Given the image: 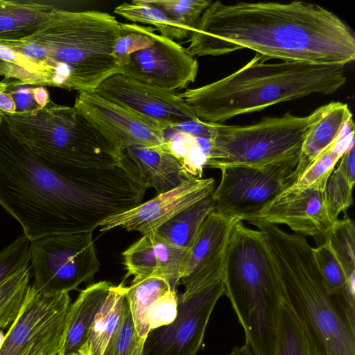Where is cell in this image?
I'll list each match as a JSON object with an SVG mask.
<instances>
[{
  "label": "cell",
  "mask_w": 355,
  "mask_h": 355,
  "mask_svg": "<svg viewBox=\"0 0 355 355\" xmlns=\"http://www.w3.org/2000/svg\"><path fill=\"white\" fill-rule=\"evenodd\" d=\"M193 56L248 49L268 60L345 66L355 58V38L336 14L312 3L211 2L190 33Z\"/></svg>",
  "instance_id": "7a4b0ae2"
},
{
  "label": "cell",
  "mask_w": 355,
  "mask_h": 355,
  "mask_svg": "<svg viewBox=\"0 0 355 355\" xmlns=\"http://www.w3.org/2000/svg\"><path fill=\"white\" fill-rule=\"evenodd\" d=\"M328 241L349 280L355 278V227L354 221L345 215L332 224Z\"/></svg>",
  "instance_id": "1f68e13d"
},
{
  "label": "cell",
  "mask_w": 355,
  "mask_h": 355,
  "mask_svg": "<svg viewBox=\"0 0 355 355\" xmlns=\"http://www.w3.org/2000/svg\"><path fill=\"white\" fill-rule=\"evenodd\" d=\"M112 284L101 281L81 290L71 303L63 345L59 355L78 353Z\"/></svg>",
  "instance_id": "7402d4cb"
},
{
  "label": "cell",
  "mask_w": 355,
  "mask_h": 355,
  "mask_svg": "<svg viewBox=\"0 0 355 355\" xmlns=\"http://www.w3.org/2000/svg\"><path fill=\"white\" fill-rule=\"evenodd\" d=\"M73 106L121 150L129 146L155 147L166 143L165 130L94 92H78Z\"/></svg>",
  "instance_id": "ac0fdd59"
},
{
  "label": "cell",
  "mask_w": 355,
  "mask_h": 355,
  "mask_svg": "<svg viewBox=\"0 0 355 355\" xmlns=\"http://www.w3.org/2000/svg\"><path fill=\"white\" fill-rule=\"evenodd\" d=\"M178 306L179 297L177 291L170 290L160 296L150 312V332L172 323L177 318Z\"/></svg>",
  "instance_id": "74e56055"
},
{
  "label": "cell",
  "mask_w": 355,
  "mask_h": 355,
  "mask_svg": "<svg viewBox=\"0 0 355 355\" xmlns=\"http://www.w3.org/2000/svg\"><path fill=\"white\" fill-rule=\"evenodd\" d=\"M264 234L279 275L283 300L304 331L313 355H355V324L330 296L304 236L253 222Z\"/></svg>",
  "instance_id": "277c9868"
},
{
  "label": "cell",
  "mask_w": 355,
  "mask_h": 355,
  "mask_svg": "<svg viewBox=\"0 0 355 355\" xmlns=\"http://www.w3.org/2000/svg\"><path fill=\"white\" fill-rule=\"evenodd\" d=\"M198 62L186 48L161 35L150 46L131 53L121 64V73L166 90L182 89L193 83Z\"/></svg>",
  "instance_id": "5bb4252c"
},
{
  "label": "cell",
  "mask_w": 355,
  "mask_h": 355,
  "mask_svg": "<svg viewBox=\"0 0 355 355\" xmlns=\"http://www.w3.org/2000/svg\"><path fill=\"white\" fill-rule=\"evenodd\" d=\"M33 285L46 293H69L100 268L93 232L52 235L31 242Z\"/></svg>",
  "instance_id": "9c48e42d"
},
{
  "label": "cell",
  "mask_w": 355,
  "mask_h": 355,
  "mask_svg": "<svg viewBox=\"0 0 355 355\" xmlns=\"http://www.w3.org/2000/svg\"><path fill=\"white\" fill-rule=\"evenodd\" d=\"M55 8L43 2L0 0V42L20 40L30 36Z\"/></svg>",
  "instance_id": "603a6c76"
},
{
  "label": "cell",
  "mask_w": 355,
  "mask_h": 355,
  "mask_svg": "<svg viewBox=\"0 0 355 355\" xmlns=\"http://www.w3.org/2000/svg\"><path fill=\"white\" fill-rule=\"evenodd\" d=\"M94 92L165 131L198 118L175 92L139 82L123 73L107 78Z\"/></svg>",
  "instance_id": "7c38bea8"
},
{
  "label": "cell",
  "mask_w": 355,
  "mask_h": 355,
  "mask_svg": "<svg viewBox=\"0 0 355 355\" xmlns=\"http://www.w3.org/2000/svg\"><path fill=\"white\" fill-rule=\"evenodd\" d=\"M147 188L124 158L107 168L60 174L31 153L0 123V205L31 241L94 232L142 202Z\"/></svg>",
  "instance_id": "6da1fadb"
},
{
  "label": "cell",
  "mask_w": 355,
  "mask_h": 355,
  "mask_svg": "<svg viewBox=\"0 0 355 355\" xmlns=\"http://www.w3.org/2000/svg\"><path fill=\"white\" fill-rule=\"evenodd\" d=\"M8 85L5 82H0V92H6Z\"/></svg>",
  "instance_id": "b9f144b4"
},
{
  "label": "cell",
  "mask_w": 355,
  "mask_h": 355,
  "mask_svg": "<svg viewBox=\"0 0 355 355\" xmlns=\"http://www.w3.org/2000/svg\"><path fill=\"white\" fill-rule=\"evenodd\" d=\"M123 263L127 270L125 279L133 276L132 279L148 277H157V264L150 237L143 235L122 253Z\"/></svg>",
  "instance_id": "d6a6232c"
},
{
  "label": "cell",
  "mask_w": 355,
  "mask_h": 355,
  "mask_svg": "<svg viewBox=\"0 0 355 355\" xmlns=\"http://www.w3.org/2000/svg\"><path fill=\"white\" fill-rule=\"evenodd\" d=\"M71 303L69 293H46L29 284L21 311L5 335L0 355H59Z\"/></svg>",
  "instance_id": "30bf717a"
},
{
  "label": "cell",
  "mask_w": 355,
  "mask_h": 355,
  "mask_svg": "<svg viewBox=\"0 0 355 355\" xmlns=\"http://www.w3.org/2000/svg\"><path fill=\"white\" fill-rule=\"evenodd\" d=\"M0 113L12 135L58 173L121 164L123 150L74 106L50 100L42 107Z\"/></svg>",
  "instance_id": "52a82bcc"
},
{
  "label": "cell",
  "mask_w": 355,
  "mask_h": 355,
  "mask_svg": "<svg viewBox=\"0 0 355 355\" xmlns=\"http://www.w3.org/2000/svg\"><path fill=\"white\" fill-rule=\"evenodd\" d=\"M223 295L224 286L219 279L179 302L175 320L148 334L143 355H196L213 309Z\"/></svg>",
  "instance_id": "4fadbf2b"
},
{
  "label": "cell",
  "mask_w": 355,
  "mask_h": 355,
  "mask_svg": "<svg viewBox=\"0 0 355 355\" xmlns=\"http://www.w3.org/2000/svg\"><path fill=\"white\" fill-rule=\"evenodd\" d=\"M171 290L166 280L159 277L132 279L127 286V303L138 336L146 340L149 331V315L156 300Z\"/></svg>",
  "instance_id": "d4e9b609"
},
{
  "label": "cell",
  "mask_w": 355,
  "mask_h": 355,
  "mask_svg": "<svg viewBox=\"0 0 355 355\" xmlns=\"http://www.w3.org/2000/svg\"><path fill=\"white\" fill-rule=\"evenodd\" d=\"M147 234L150 237L153 245L157 264V277L166 280L171 289L177 291L189 250L171 244L155 233Z\"/></svg>",
  "instance_id": "4dcf8cb0"
},
{
  "label": "cell",
  "mask_w": 355,
  "mask_h": 355,
  "mask_svg": "<svg viewBox=\"0 0 355 355\" xmlns=\"http://www.w3.org/2000/svg\"><path fill=\"white\" fill-rule=\"evenodd\" d=\"M324 110L322 105L304 116L288 112L248 125L214 123L205 168L263 167L300 155L304 139Z\"/></svg>",
  "instance_id": "ba28073f"
},
{
  "label": "cell",
  "mask_w": 355,
  "mask_h": 355,
  "mask_svg": "<svg viewBox=\"0 0 355 355\" xmlns=\"http://www.w3.org/2000/svg\"><path fill=\"white\" fill-rule=\"evenodd\" d=\"M69 355H79L78 353H72V354H70Z\"/></svg>",
  "instance_id": "ee69618b"
},
{
  "label": "cell",
  "mask_w": 355,
  "mask_h": 355,
  "mask_svg": "<svg viewBox=\"0 0 355 355\" xmlns=\"http://www.w3.org/2000/svg\"><path fill=\"white\" fill-rule=\"evenodd\" d=\"M274 355H313L304 331L284 302L279 310Z\"/></svg>",
  "instance_id": "f1b7e54d"
},
{
  "label": "cell",
  "mask_w": 355,
  "mask_h": 355,
  "mask_svg": "<svg viewBox=\"0 0 355 355\" xmlns=\"http://www.w3.org/2000/svg\"><path fill=\"white\" fill-rule=\"evenodd\" d=\"M215 188L213 178L186 180L175 188L158 193L146 202L105 219L99 225L100 232L120 227L142 235L155 233L161 225L177 214L212 194Z\"/></svg>",
  "instance_id": "2e32d148"
},
{
  "label": "cell",
  "mask_w": 355,
  "mask_h": 355,
  "mask_svg": "<svg viewBox=\"0 0 355 355\" xmlns=\"http://www.w3.org/2000/svg\"><path fill=\"white\" fill-rule=\"evenodd\" d=\"M31 242L22 234L0 252V285L31 266Z\"/></svg>",
  "instance_id": "d590c367"
},
{
  "label": "cell",
  "mask_w": 355,
  "mask_h": 355,
  "mask_svg": "<svg viewBox=\"0 0 355 355\" xmlns=\"http://www.w3.org/2000/svg\"><path fill=\"white\" fill-rule=\"evenodd\" d=\"M352 121V114L346 103L337 101L324 105L322 116L302 144L295 171L296 180L341 137Z\"/></svg>",
  "instance_id": "ffe728a7"
},
{
  "label": "cell",
  "mask_w": 355,
  "mask_h": 355,
  "mask_svg": "<svg viewBox=\"0 0 355 355\" xmlns=\"http://www.w3.org/2000/svg\"><path fill=\"white\" fill-rule=\"evenodd\" d=\"M31 277V266L0 285V329L10 326L17 318Z\"/></svg>",
  "instance_id": "f546056e"
},
{
  "label": "cell",
  "mask_w": 355,
  "mask_h": 355,
  "mask_svg": "<svg viewBox=\"0 0 355 355\" xmlns=\"http://www.w3.org/2000/svg\"><path fill=\"white\" fill-rule=\"evenodd\" d=\"M355 183V159L344 153L336 169L329 176L325 191V202L332 223L353 203L352 189Z\"/></svg>",
  "instance_id": "4316f807"
},
{
  "label": "cell",
  "mask_w": 355,
  "mask_h": 355,
  "mask_svg": "<svg viewBox=\"0 0 355 355\" xmlns=\"http://www.w3.org/2000/svg\"><path fill=\"white\" fill-rule=\"evenodd\" d=\"M145 342L137 334L127 305L121 327L105 355H143Z\"/></svg>",
  "instance_id": "8d00e7d4"
},
{
  "label": "cell",
  "mask_w": 355,
  "mask_h": 355,
  "mask_svg": "<svg viewBox=\"0 0 355 355\" xmlns=\"http://www.w3.org/2000/svg\"><path fill=\"white\" fill-rule=\"evenodd\" d=\"M164 11L180 26L193 30L198 20L209 5V0H145Z\"/></svg>",
  "instance_id": "e575fe53"
},
{
  "label": "cell",
  "mask_w": 355,
  "mask_h": 355,
  "mask_svg": "<svg viewBox=\"0 0 355 355\" xmlns=\"http://www.w3.org/2000/svg\"><path fill=\"white\" fill-rule=\"evenodd\" d=\"M1 113H0V123H1Z\"/></svg>",
  "instance_id": "f6af8a7d"
},
{
  "label": "cell",
  "mask_w": 355,
  "mask_h": 355,
  "mask_svg": "<svg viewBox=\"0 0 355 355\" xmlns=\"http://www.w3.org/2000/svg\"><path fill=\"white\" fill-rule=\"evenodd\" d=\"M170 130L209 141L215 135L214 123L202 121L198 118L176 125Z\"/></svg>",
  "instance_id": "f35d334b"
},
{
  "label": "cell",
  "mask_w": 355,
  "mask_h": 355,
  "mask_svg": "<svg viewBox=\"0 0 355 355\" xmlns=\"http://www.w3.org/2000/svg\"><path fill=\"white\" fill-rule=\"evenodd\" d=\"M213 193L172 217L155 234L175 246L189 250L206 217L214 210Z\"/></svg>",
  "instance_id": "cb8c5ba5"
},
{
  "label": "cell",
  "mask_w": 355,
  "mask_h": 355,
  "mask_svg": "<svg viewBox=\"0 0 355 355\" xmlns=\"http://www.w3.org/2000/svg\"><path fill=\"white\" fill-rule=\"evenodd\" d=\"M352 122L347 125L341 137L318 157L291 187L324 192L327 180L335 166L354 139V124L347 130Z\"/></svg>",
  "instance_id": "484cf974"
},
{
  "label": "cell",
  "mask_w": 355,
  "mask_h": 355,
  "mask_svg": "<svg viewBox=\"0 0 355 355\" xmlns=\"http://www.w3.org/2000/svg\"><path fill=\"white\" fill-rule=\"evenodd\" d=\"M5 335L3 334V331L0 329V347L4 340Z\"/></svg>",
  "instance_id": "7bdbcfd3"
},
{
  "label": "cell",
  "mask_w": 355,
  "mask_h": 355,
  "mask_svg": "<svg viewBox=\"0 0 355 355\" xmlns=\"http://www.w3.org/2000/svg\"><path fill=\"white\" fill-rule=\"evenodd\" d=\"M300 155L263 167H225L213 192L214 211L243 221L261 211L296 180Z\"/></svg>",
  "instance_id": "8fae6325"
},
{
  "label": "cell",
  "mask_w": 355,
  "mask_h": 355,
  "mask_svg": "<svg viewBox=\"0 0 355 355\" xmlns=\"http://www.w3.org/2000/svg\"><path fill=\"white\" fill-rule=\"evenodd\" d=\"M236 220L226 218L214 210L206 217L182 266L180 282L184 289L179 302L221 279L224 252Z\"/></svg>",
  "instance_id": "e0dca14e"
},
{
  "label": "cell",
  "mask_w": 355,
  "mask_h": 355,
  "mask_svg": "<svg viewBox=\"0 0 355 355\" xmlns=\"http://www.w3.org/2000/svg\"><path fill=\"white\" fill-rule=\"evenodd\" d=\"M244 220L286 225L297 234L313 237L317 246L328 239L333 224L328 215L324 192L292 187Z\"/></svg>",
  "instance_id": "9a60e30c"
},
{
  "label": "cell",
  "mask_w": 355,
  "mask_h": 355,
  "mask_svg": "<svg viewBox=\"0 0 355 355\" xmlns=\"http://www.w3.org/2000/svg\"><path fill=\"white\" fill-rule=\"evenodd\" d=\"M268 60L256 53L229 76L178 95L202 121L224 123L279 103L313 94H333L347 81L344 66L265 62Z\"/></svg>",
  "instance_id": "3957f363"
},
{
  "label": "cell",
  "mask_w": 355,
  "mask_h": 355,
  "mask_svg": "<svg viewBox=\"0 0 355 355\" xmlns=\"http://www.w3.org/2000/svg\"><path fill=\"white\" fill-rule=\"evenodd\" d=\"M114 12L133 22L153 25L161 35L173 40L184 39L191 33L164 11L147 3L145 0L123 3L116 7Z\"/></svg>",
  "instance_id": "83f0119b"
},
{
  "label": "cell",
  "mask_w": 355,
  "mask_h": 355,
  "mask_svg": "<svg viewBox=\"0 0 355 355\" xmlns=\"http://www.w3.org/2000/svg\"><path fill=\"white\" fill-rule=\"evenodd\" d=\"M120 25L107 12L55 7L40 27L24 39L45 51L48 86L92 92L107 78L121 73L113 55Z\"/></svg>",
  "instance_id": "8992f818"
},
{
  "label": "cell",
  "mask_w": 355,
  "mask_h": 355,
  "mask_svg": "<svg viewBox=\"0 0 355 355\" xmlns=\"http://www.w3.org/2000/svg\"><path fill=\"white\" fill-rule=\"evenodd\" d=\"M225 355H254L250 348L245 344L241 346H235Z\"/></svg>",
  "instance_id": "60d3db41"
},
{
  "label": "cell",
  "mask_w": 355,
  "mask_h": 355,
  "mask_svg": "<svg viewBox=\"0 0 355 355\" xmlns=\"http://www.w3.org/2000/svg\"><path fill=\"white\" fill-rule=\"evenodd\" d=\"M221 279L254 355H274L281 283L264 234L236 220L225 250Z\"/></svg>",
  "instance_id": "5b68a950"
},
{
  "label": "cell",
  "mask_w": 355,
  "mask_h": 355,
  "mask_svg": "<svg viewBox=\"0 0 355 355\" xmlns=\"http://www.w3.org/2000/svg\"><path fill=\"white\" fill-rule=\"evenodd\" d=\"M17 110V104L12 95L6 92H0V111L12 114Z\"/></svg>",
  "instance_id": "ab89813d"
},
{
  "label": "cell",
  "mask_w": 355,
  "mask_h": 355,
  "mask_svg": "<svg viewBox=\"0 0 355 355\" xmlns=\"http://www.w3.org/2000/svg\"><path fill=\"white\" fill-rule=\"evenodd\" d=\"M155 28L136 24H121L113 46V55L121 67L124 60L132 53L152 45L157 34Z\"/></svg>",
  "instance_id": "836d02e7"
},
{
  "label": "cell",
  "mask_w": 355,
  "mask_h": 355,
  "mask_svg": "<svg viewBox=\"0 0 355 355\" xmlns=\"http://www.w3.org/2000/svg\"><path fill=\"white\" fill-rule=\"evenodd\" d=\"M123 157L138 173L144 186L154 188L158 193L175 188L188 180L180 162L167 150L166 143L155 147L129 146L123 149Z\"/></svg>",
  "instance_id": "d6986e66"
},
{
  "label": "cell",
  "mask_w": 355,
  "mask_h": 355,
  "mask_svg": "<svg viewBox=\"0 0 355 355\" xmlns=\"http://www.w3.org/2000/svg\"><path fill=\"white\" fill-rule=\"evenodd\" d=\"M123 282L110 288L79 349V355H105L117 334L127 307Z\"/></svg>",
  "instance_id": "44dd1931"
}]
</instances>
